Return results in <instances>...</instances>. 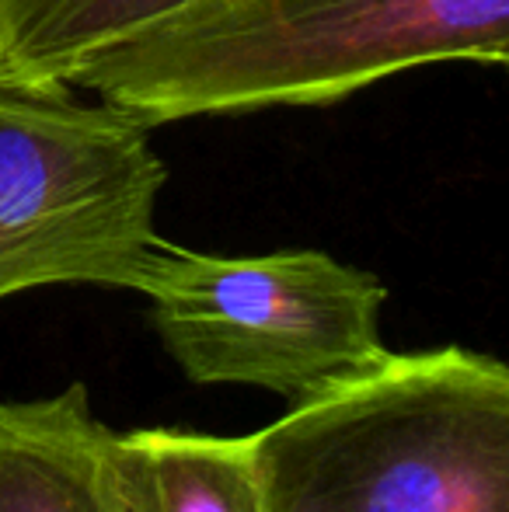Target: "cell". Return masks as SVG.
<instances>
[{
	"mask_svg": "<svg viewBox=\"0 0 509 512\" xmlns=\"http://www.w3.org/2000/svg\"><path fill=\"white\" fill-rule=\"evenodd\" d=\"M136 293L175 366L203 387H258L293 405L391 352L384 283L318 248L213 255L161 237Z\"/></svg>",
	"mask_w": 509,
	"mask_h": 512,
	"instance_id": "cell-3",
	"label": "cell"
},
{
	"mask_svg": "<svg viewBox=\"0 0 509 512\" xmlns=\"http://www.w3.org/2000/svg\"><path fill=\"white\" fill-rule=\"evenodd\" d=\"M265 512H509V363L387 352L252 432Z\"/></svg>",
	"mask_w": 509,
	"mask_h": 512,
	"instance_id": "cell-2",
	"label": "cell"
},
{
	"mask_svg": "<svg viewBox=\"0 0 509 512\" xmlns=\"http://www.w3.org/2000/svg\"><path fill=\"white\" fill-rule=\"evenodd\" d=\"M496 63H499V67H503L506 74H509V46L503 49V53H499V60H496Z\"/></svg>",
	"mask_w": 509,
	"mask_h": 512,
	"instance_id": "cell-8",
	"label": "cell"
},
{
	"mask_svg": "<svg viewBox=\"0 0 509 512\" xmlns=\"http://www.w3.org/2000/svg\"><path fill=\"white\" fill-rule=\"evenodd\" d=\"M88 387L0 405V512H126Z\"/></svg>",
	"mask_w": 509,
	"mask_h": 512,
	"instance_id": "cell-5",
	"label": "cell"
},
{
	"mask_svg": "<svg viewBox=\"0 0 509 512\" xmlns=\"http://www.w3.org/2000/svg\"><path fill=\"white\" fill-rule=\"evenodd\" d=\"M509 0H203L98 56L74 81L168 126L335 105L436 63H496Z\"/></svg>",
	"mask_w": 509,
	"mask_h": 512,
	"instance_id": "cell-1",
	"label": "cell"
},
{
	"mask_svg": "<svg viewBox=\"0 0 509 512\" xmlns=\"http://www.w3.org/2000/svg\"><path fill=\"white\" fill-rule=\"evenodd\" d=\"M203 0H0V84L74 88L116 46Z\"/></svg>",
	"mask_w": 509,
	"mask_h": 512,
	"instance_id": "cell-7",
	"label": "cell"
},
{
	"mask_svg": "<svg viewBox=\"0 0 509 512\" xmlns=\"http://www.w3.org/2000/svg\"><path fill=\"white\" fill-rule=\"evenodd\" d=\"M168 168L150 126L74 88L0 84V300L46 286H140Z\"/></svg>",
	"mask_w": 509,
	"mask_h": 512,
	"instance_id": "cell-4",
	"label": "cell"
},
{
	"mask_svg": "<svg viewBox=\"0 0 509 512\" xmlns=\"http://www.w3.org/2000/svg\"><path fill=\"white\" fill-rule=\"evenodd\" d=\"M109 453L126 512H265L255 436L112 429Z\"/></svg>",
	"mask_w": 509,
	"mask_h": 512,
	"instance_id": "cell-6",
	"label": "cell"
}]
</instances>
